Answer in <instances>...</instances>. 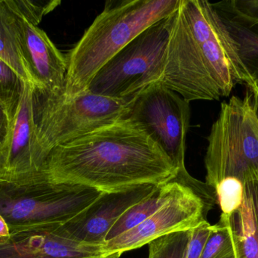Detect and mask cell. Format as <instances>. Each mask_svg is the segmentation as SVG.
I'll list each match as a JSON object with an SVG mask.
<instances>
[{
    "label": "cell",
    "mask_w": 258,
    "mask_h": 258,
    "mask_svg": "<svg viewBox=\"0 0 258 258\" xmlns=\"http://www.w3.org/2000/svg\"><path fill=\"white\" fill-rule=\"evenodd\" d=\"M177 170L144 127L125 118L51 150L19 180L77 185L102 192L162 184ZM14 181V182H15Z\"/></svg>",
    "instance_id": "6da1fadb"
},
{
    "label": "cell",
    "mask_w": 258,
    "mask_h": 258,
    "mask_svg": "<svg viewBox=\"0 0 258 258\" xmlns=\"http://www.w3.org/2000/svg\"><path fill=\"white\" fill-rule=\"evenodd\" d=\"M159 82L189 102L228 97L237 84L255 91L222 16L206 0H180Z\"/></svg>",
    "instance_id": "7a4b0ae2"
},
{
    "label": "cell",
    "mask_w": 258,
    "mask_h": 258,
    "mask_svg": "<svg viewBox=\"0 0 258 258\" xmlns=\"http://www.w3.org/2000/svg\"><path fill=\"white\" fill-rule=\"evenodd\" d=\"M180 0L107 1L105 7L67 55L61 93L72 97L87 90L97 73L138 35L172 15Z\"/></svg>",
    "instance_id": "3957f363"
},
{
    "label": "cell",
    "mask_w": 258,
    "mask_h": 258,
    "mask_svg": "<svg viewBox=\"0 0 258 258\" xmlns=\"http://www.w3.org/2000/svg\"><path fill=\"white\" fill-rule=\"evenodd\" d=\"M128 102L129 98H110L89 90L67 97L61 92L33 88L31 148L34 173L55 147L125 118Z\"/></svg>",
    "instance_id": "277c9868"
},
{
    "label": "cell",
    "mask_w": 258,
    "mask_h": 258,
    "mask_svg": "<svg viewBox=\"0 0 258 258\" xmlns=\"http://www.w3.org/2000/svg\"><path fill=\"white\" fill-rule=\"evenodd\" d=\"M207 140L206 183L211 189L227 177L244 184L258 181V105L251 91L221 104Z\"/></svg>",
    "instance_id": "5b68a950"
},
{
    "label": "cell",
    "mask_w": 258,
    "mask_h": 258,
    "mask_svg": "<svg viewBox=\"0 0 258 258\" xmlns=\"http://www.w3.org/2000/svg\"><path fill=\"white\" fill-rule=\"evenodd\" d=\"M101 193L77 185L35 180L0 181V215L11 235L60 225L83 212Z\"/></svg>",
    "instance_id": "8992f818"
},
{
    "label": "cell",
    "mask_w": 258,
    "mask_h": 258,
    "mask_svg": "<svg viewBox=\"0 0 258 258\" xmlns=\"http://www.w3.org/2000/svg\"><path fill=\"white\" fill-rule=\"evenodd\" d=\"M174 12L144 30L113 56L97 73L87 90L110 98H130L159 82Z\"/></svg>",
    "instance_id": "52a82bcc"
},
{
    "label": "cell",
    "mask_w": 258,
    "mask_h": 258,
    "mask_svg": "<svg viewBox=\"0 0 258 258\" xmlns=\"http://www.w3.org/2000/svg\"><path fill=\"white\" fill-rule=\"evenodd\" d=\"M3 22L16 45L35 89L58 93L66 79V56L44 30L42 20L27 7L24 0L0 1Z\"/></svg>",
    "instance_id": "ba28073f"
},
{
    "label": "cell",
    "mask_w": 258,
    "mask_h": 258,
    "mask_svg": "<svg viewBox=\"0 0 258 258\" xmlns=\"http://www.w3.org/2000/svg\"><path fill=\"white\" fill-rule=\"evenodd\" d=\"M125 118L144 127L177 171H186V139L190 124L189 101L156 82L129 98Z\"/></svg>",
    "instance_id": "9c48e42d"
},
{
    "label": "cell",
    "mask_w": 258,
    "mask_h": 258,
    "mask_svg": "<svg viewBox=\"0 0 258 258\" xmlns=\"http://www.w3.org/2000/svg\"><path fill=\"white\" fill-rule=\"evenodd\" d=\"M214 205L203 194L183 183L174 196L150 218L106 242L102 245V258H119L124 253L148 245L158 238L192 230L206 221Z\"/></svg>",
    "instance_id": "30bf717a"
},
{
    "label": "cell",
    "mask_w": 258,
    "mask_h": 258,
    "mask_svg": "<svg viewBox=\"0 0 258 258\" xmlns=\"http://www.w3.org/2000/svg\"><path fill=\"white\" fill-rule=\"evenodd\" d=\"M156 187V185L146 184L116 192H102L83 212L61 224L60 229L74 240L102 246L109 231L119 218L134 204L150 195Z\"/></svg>",
    "instance_id": "8fae6325"
},
{
    "label": "cell",
    "mask_w": 258,
    "mask_h": 258,
    "mask_svg": "<svg viewBox=\"0 0 258 258\" xmlns=\"http://www.w3.org/2000/svg\"><path fill=\"white\" fill-rule=\"evenodd\" d=\"M60 225L11 235L7 242L0 244V258H102V246L68 237Z\"/></svg>",
    "instance_id": "7c38bea8"
},
{
    "label": "cell",
    "mask_w": 258,
    "mask_h": 258,
    "mask_svg": "<svg viewBox=\"0 0 258 258\" xmlns=\"http://www.w3.org/2000/svg\"><path fill=\"white\" fill-rule=\"evenodd\" d=\"M33 86L25 83L21 106L0 156V181L13 182L35 171L32 158Z\"/></svg>",
    "instance_id": "4fadbf2b"
},
{
    "label": "cell",
    "mask_w": 258,
    "mask_h": 258,
    "mask_svg": "<svg viewBox=\"0 0 258 258\" xmlns=\"http://www.w3.org/2000/svg\"><path fill=\"white\" fill-rule=\"evenodd\" d=\"M242 205L229 216L238 258H258V181L245 183Z\"/></svg>",
    "instance_id": "5bb4252c"
},
{
    "label": "cell",
    "mask_w": 258,
    "mask_h": 258,
    "mask_svg": "<svg viewBox=\"0 0 258 258\" xmlns=\"http://www.w3.org/2000/svg\"><path fill=\"white\" fill-rule=\"evenodd\" d=\"M183 182L177 175L157 186L154 191L144 199L128 209L109 231L105 242L132 230L150 218L164 205L179 190Z\"/></svg>",
    "instance_id": "9a60e30c"
},
{
    "label": "cell",
    "mask_w": 258,
    "mask_h": 258,
    "mask_svg": "<svg viewBox=\"0 0 258 258\" xmlns=\"http://www.w3.org/2000/svg\"><path fill=\"white\" fill-rule=\"evenodd\" d=\"M221 16L236 42L241 60L255 78L258 76V33L227 17Z\"/></svg>",
    "instance_id": "2e32d148"
},
{
    "label": "cell",
    "mask_w": 258,
    "mask_h": 258,
    "mask_svg": "<svg viewBox=\"0 0 258 258\" xmlns=\"http://www.w3.org/2000/svg\"><path fill=\"white\" fill-rule=\"evenodd\" d=\"M25 83L8 64L0 59V104L6 109L11 122L19 111Z\"/></svg>",
    "instance_id": "e0dca14e"
},
{
    "label": "cell",
    "mask_w": 258,
    "mask_h": 258,
    "mask_svg": "<svg viewBox=\"0 0 258 258\" xmlns=\"http://www.w3.org/2000/svg\"><path fill=\"white\" fill-rule=\"evenodd\" d=\"M200 258H238L228 216L221 214L218 223L212 225Z\"/></svg>",
    "instance_id": "ac0fdd59"
},
{
    "label": "cell",
    "mask_w": 258,
    "mask_h": 258,
    "mask_svg": "<svg viewBox=\"0 0 258 258\" xmlns=\"http://www.w3.org/2000/svg\"><path fill=\"white\" fill-rule=\"evenodd\" d=\"M190 230L175 232L152 241L148 258H184Z\"/></svg>",
    "instance_id": "d6986e66"
},
{
    "label": "cell",
    "mask_w": 258,
    "mask_h": 258,
    "mask_svg": "<svg viewBox=\"0 0 258 258\" xmlns=\"http://www.w3.org/2000/svg\"><path fill=\"white\" fill-rule=\"evenodd\" d=\"M214 190L222 215L226 216L231 215L243 202L245 185L234 177H227L221 180Z\"/></svg>",
    "instance_id": "ffe728a7"
},
{
    "label": "cell",
    "mask_w": 258,
    "mask_h": 258,
    "mask_svg": "<svg viewBox=\"0 0 258 258\" xmlns=\"http://www.w3.org/2000/svg\"><path fill=\"white\" fill-rule=\"evenodd\" d=\"M213 6L219 12L230 14L232 16L230 19L248 28L258 24V0H233L215 3Z\"/></svg>",
    "instance_id": "44dd1931"
},
{
    "label": "cell",
    "mask_w": 258,
    "mask_h": 258,
    "mask_svg": "<svg viewBox=\"0 0 258 258\" xmlns=\"http://www.w3.org/2000/svg\"><path fill=\"white\" fill-rule=\"evenodd\" d=\"M0 59H3L6 64H8L24 82L32 85L31 79L18 53L15 42L3 22L1 12H0Z\"/></svg>",
    "instance_id": "7402d4cb"
},
{
    "label": "cell",
    "mask_w": 258,
    "mask_h": 258,
    "mask_svg": "<svg viewBox=\"0 0 258 258\" xmlns=\"http://www.w3.org/2000/svg\"><path fill=\"white\" fill-rule=\"evenodd\" d=\"M212 225L207 221L190 230V236L188 242L184 258H200L205 245L212 231Z\"/></svg>",
    "instance_id": "603a6c76"
},
{
    "label": "cell",
    "mask_w": 258,
    "mask_h": 258,
    "mask_svg": "<svg viewBox=\"0 0 258 258\" xmlns=\"http://www.w3.org/2000/svg\"><path fill=\"white\" fill-rule=\"evenodd\" d=\"M11 122L5 108L0 104V156L6 146L10 133Z\"/></svg>",
    "instance_id": "cb8c5ba5"
},
{
    "label": "cell",
    "mask_w": 258,
    "mask_h": 258,
    "mask_svg": "<svg viewBox=\"0 0 258 258\" xmlns=\"http://www.w3.org/2000/svg\"><path fill=\"white\" fill-rule=\"evenodd\" d=\"M10 236L9 227L2 215H0V244L7 242Z\"/></svg>",
    "instance_id": "d4e9b609"
},
{
    "label": "cell",
    "mask_w": 258,
    "mask_h": 258,
    "mask_svg": "<svg viewBox=\"0 0 258 258\" xmlns=\"http://www.w3.org/2000/svg\"><path fill=\"white\" fill-rule=\"evenodd\" d=\"M254 83H255V91H254V96L256 99L258 100V76L254 78Z\"/></svg>",
    "instance_id": "484cf974"
},
{
    "label": "cell",
    "mask_w": 258,
    "mask_h": 258,
    "mask_svg": "<svg viewBox=\"0 0 258 258\" xmlns=\"http://www.w3.org/2000/svg\"><path fill=\"white\" fill-rule=\"evenodd\" d=\"M257 105H258V100H257Z\"/></svg>",
    "instance_id": "4316f807"
}]
</instances>
